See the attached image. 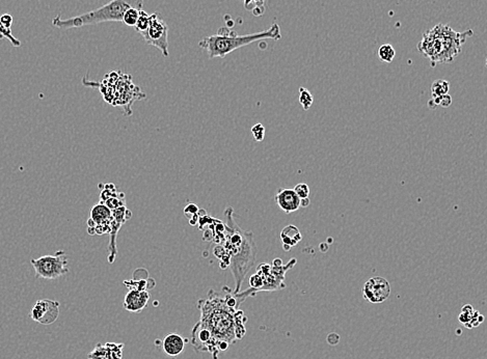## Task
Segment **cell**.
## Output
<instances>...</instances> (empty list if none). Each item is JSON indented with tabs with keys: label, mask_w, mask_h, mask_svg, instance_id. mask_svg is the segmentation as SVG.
I'll use <instances>...</instances> for the list:
<instances>
[{
	"label": "cell",
	"mask_w": 487,
	"mask_h": 359,
	"mask_svg": "<svg viewBox=\"0 0 487 359\" xmlns=\"http://www.w3.org/2000/svg\"><path fill=\"white\" fill-rule=\"evenodd\" d=\"M296 262V259H291L288 264L284 265L281 259H275L271 265L267 264V263H263V264L259 265L257 268V273H259L263 278V285L260 289V292H273L285 289L286 272L293 268Z\"/></svg>",
	"instance_id": "8992f818"
},
{
	"label": "cell",
	"mask_w": 487,
	"mask_h": 359,
	"mask_svg": "<svg viewBox=\"0 0 487 359\" xmlns=\"http://www.w3.org/2000/svg\"><path fill=\"white\" fill-rule=\"evenodd\" d=\"M390 295V284L386 278L375 276L367 281L363 288L364 298L372 304H380Z\"/></svg>",
	"instance_id": "7c38bea8"
},
{
	"label": "cell",
	"mask_w": 487,
	"mask_h": 359,
	"mask_svg": "<svg viewBox=\"0 0 487 359\" xmlns=\"http://www.w3.org/2000/svg\"><path fill=\"white\" fill-rule=\"evenodd\" d=\"M113 216H111L110 221V230H109V245H108V262L113 264L116 255L117 253V237L119 232V228L122 227L124 223H126L132 216V213L129 209L126 208V206L119 207L117 209L111 211Z\"/></svg>",
	"instance_id": "8fae6325"
},
{
	"label": "cell",
	"mask_w": 487,
	"mask_h": 359,
	"mask_svg": "<svg viewBox=\"0 0 487 359\" xmlns=\"http://www.w3.org/2000/svg\"><path fill=\"white\" fill-rule=\"evenodd\" d=\"M225 217L226 232L221 245L230 255L229 268L235 281L233 293H239L245 276L255 262L257 245L252 230H244L235 222L233 208L226 209Z\"/></svg>",
	"instance_id": "7a4b0ae2"
},
{
	"label": "cell",
	"mask_w": 487,
	"mask_h": 359,
	"mask_svg": "<svg viewBox=\"0 0 487 359\" xmlns=\"http://www.w3.org/2000/svg\"><path fill=\"white\" fill-rule=\"evenodd\" d=\"M282 38L281 28L277 23H273L268 29L257 34L239 36L228 27L219 28L217 35L205 37L198 42V46L206 50L210 58L226 57L228 54L239 48L250 45L253 42L263 41L266 38L279 39Z\"/></svg>",
	"instance_id": "277c9868"
},
{
	"label": "cell",
	"mask_w": 487,
	"mask_h": 359,
	"mask_svg": "<svg viewBox=\"0 0 487 359\" xmlns=\"http://www.w3.org/2000/svg\"><path fill=\"white\" fill-rule=\"evenodd\" d=\"M102 190H101V193H100V203H104L106 202L107 199H109L110 197H114V196H117L119 192L117 191V189L116 188V186L114 184H105V185H103L102 186Z\"/></svg>",
	"instance_id": "603a6c76"
},
{
	"label": "cell",
	"mask_w": 487,
	"mask_h": 359,
	"mask_svg": "<svg viewBox=\"0 0 487 359\" xmlns=\"http://www.w3.org/2000/svg\"><path fill=\"white\" fill-rule=\"evenodd\" d=\"M274 199L279 209L287 214L293 213L300 208V198L291 188L279 189L274 196Z\"/></svg>",
	"instance_id": "5bb4252c"
},
{
	"label": "cell",
	"mask_w": 487,
	"mask_h": 359,
	"mask_svg": "<svg viewBox=\"0 0 487 359\" xmlns=\"http://www.w3.org/2000/svg\"><path fill=\"white\" fill-rule=\"evenodd\" d=\"M162 349L167 356H178L185 349V340L178 333L167 334L162 341Z\"/></svg>",
	"instance_id": "9a60e30c"
},
{
	"label": "cell",
	"mask_w": 487,
	"mask_h": 359,
	"mask_svg": "<svg viewBox=\"0 0 487 359\" xmlns=\"http://www.w3.org/2000/svg\"><path fill=\"white\" fill-rule=\"evenodd\" d=\"M314 102V97L313 94H311L305 87H300L299 89V103L302 106L303 110H309L311 106L313 105Z\"/></svg>",
	"instance_id": "44dd1931"
},
{
	"label": "cell",
	"mask_w": 487,
	"mask_h": 359,
	"mask_svg": "<svg viewBox=\"0 0 487 359\" xmlns=\"http://www.w3.org/2000/svg\"><path fill=\"white\" fill-rule=\"evenodd\" d=\"M450 84L448 81L446 80H435L432 85H431V94H432V99H437L441 98L442 95H445L448 94L449 92Z\"/></svg>",
	"instance_id": "d6986e66"
},
{
	"label": "cell",
	"mask_w": 487,
	"mask_h": 359,
	"mask_svg": "<svg viewBox=\"0 0 487 359\" xmlns=\"http://www.w3.org/2000/svg\"><path fill=\"white\" fill-rule=\"evenodd\" d=\"M395 55H396V51L394 49V47L390 44H383L378 48V50H377L378 58L381 61L387 62V63L392 62L395 58Z\"/></svg>",
	"instance_id": "ac0fdd59"
},
{
	"label": "cell",
	"mask_w": 487,
	"mask_h": 359,
	"mask_svg": "<svg viewBox=\"0 0 487 359\" xmlns=\"http://www.w3.org/2000/svg\"><path fill=\"white\" fill-rule=\"evenodd\" d=\"M3 38H7L9 41L12 43V45L14 47H20L22 45V43L19 41L18 38H16L13 34H12V30L11 29H7L5 28L1 22H0V39H3Z\"/></svg>",
	"instance_id": "d4e9b609"
},
{
	"label": "cell",
	"mask_w": 487,
	"mask_h": 359,
	"mask_svg": "<svg viewBox=\"0 0 487 359\" xmlns=\"http://www.w3.org/2000/svg\"><path fill=\"white\" fill-rule=\"evenodd\" d=\"M140 35L147 45L157 48L164 57H169V27L158 13L150 15L149 27Z\"/></svg>",
	"instance_id": "ba28073f"
},
{
	"label": "cell",
	"mask_w": 487,
	"mask_h": 359,
	"mask_svg": "<svg viewBox=\"0 0 487 359\" xmlns=\"http://www.w3.org/2000/svg\"><path fill=\"white\" fill-rule=\"evenodd\" d=\"M459 322L468 328H473V327H476L483 322V317L475 310L472 305L467 304L461 309Z\"/></svg>",
	"instance_id": "e0dca14e"
},
{
	"label": "cell",
	"mask_w": 487,
	"mask_h": 359,
	"mask_svg": "<svg viewBox=\"0 0 487 359\" xmlns=\"http://www.w3.org/2000/svg\"><path fill=\"white\" fill-rule=\"evenodd\" d=\"M199 212V209H198V207L195 205V204H189L186 208L184 209V214L186 215V216L190 219L193 216H195V215L198 214Z\"/></svg>",
	"instance_id": "f546056e"
},
{
	"label": "cell",
	"mask_w": 487,
	"mask_h": 359,
	"mask_svg": "<svg viewBox=\"0 0 487 359\" xmlns=\"http://www.w3.org/2000/svg\"><path fill=\"white\" fill-rule=\"evenodd\" d=\"M252 134L255 141H263L265 137V127L262 124H255L252 128Z\"/></svg>",
	"instance_id": "4316f807"
},
{
	"label": "cell",
	"mask_w": 487,
	"mask_h": 359,
	"mask_svg": "<svg viewBox=\"0 0 487 359\" xmlns=\"http://www.w3.org/2000/svg\"><path fill=\"white\" fill-rule=\"evenodd\" d=\"M197 307L201 313L197 323L210 332L218 353L245 336L246 316L242 310L231 307L225 296L210 290L206 299L198 300Z\"/></svg>",
	"instance_id": "6da1fadb"
},
{
	"label": "cell",
	"mask_w": 487,
	"mask_h": 359,
	"mask_svg": "<svg viewBox=\"0 0 487 359\" xmlns=\"http://www.w3.org/2000/svg\"><path fill=\"white\" fill-rule=\"evenodd\" d=\"M150 293L147 290L130 289L124 299V308L129 313L139 314L147 307Z\"/></svg>",
	"instance_id": "4fadbf2b"
},
{
	"label": "cell",
	"mask_w": 487,
	"mask_h": 359,
	"mask_svg": "<svg viewBox=\"0 0 487 359\" xmlns=\"http://www.w3.org/2000/svg\"><path fill=\"white\" fill-rule=\"evenodd\" d=\"M0 22H1L2 25L7 28V29H11L12 25H13V22H14V19L12 16L10 14H4L2 15L1 17H0Z\"/></svg>",
	"instance_id": "4dcf8cb0"
},
{
	"label": "cell",
	"mask_w": 487,
	"mask_h": 359,
	"mask_svg": "<svg viewBox=\"0 0 487 359\" xmlns=\"http://www.w3.org/2000/svg\"><path fill=\"white\" fill-rule=\"evenodd\" d=\"M139 11L137 9H134V7H130L128 9L123 16V23H125L127 26H133L135 25V23L137 21Z\"/></svg>",
	"instance_id": "cb8c5ba5"
},
{
	"label": "cell",
	"mask_w": 487,
	"mask_h": 359,
	"mask_svg": "<svg viewBox=\"0 0 487 359\" xmlns=\"http://www.w3.org/2000/svg\"><path fill=\"white\" fill-rule=\"evenodd\" d=\"M143 0H110L97 10L84 13L77 17L61 19L60 15L52 20V25L59 29L78 28L86 25H95L102 22H123L124 13L130 9L142 10Z\"/></svg>",
	"instance_id": "5b68a950"
},
{
	"label": "cell",
	"mask_w": 487,
	"mask_h": 359,
	"mask_svg": "<svg viewBox=\"0 0 487 359\" xmlns=\"http://www.w3.org/2000/svg\"><path fill=\"white\" fill-rule=\"evenodd\" d=\"M279 237H281V241L283 243V248L285 251H289L292 247L296 246L302 239L301 233L295 226L285 227L282 229Z\"/></svg>",
	"instance_id": "2e32d148"
},
{
	"label": "cell",
	"mask_w": 487,
	"mask_h": 359,
	"mask_svg": "<svg viewBox=\"0 0 487 359\" xmlns=\"http://www.w3.org/2000/svg\"><path fill=\"white\" fill-rule=\"evenodd\" d=\"M436 105H441L442 107H449L452 104V98L449 94H447L445 95H442L441 98L437 99H432Z\"/></svg>",
	"instance_id": "f1b7e54d"
},
{
	"label": "cell",
	"mask_w": 487,
	"mask_h": 359,
	"mask_svg": "<svg viewBox=\"0 0 487 359\" xmlns=\"http://www.w3.org/2000/svg\"><path fill=\"white\" fill-rule=\"evenodd\" d=\"M113 213L106 205L98 203L91 210V216L87 220V232L90 235H105L110 230V221Z\"/></svg>",
	"instance_id": "9c48e42d"
},
{
	"label": "cell",
	"mask_w": 487,
	"mask_h": 359,
	"mask_svg": "<svg viewBox=\"0 0 487 359\" xmlns=\"http://www.w3.org/2000/svg\"><path fill=\"white\" fill-rule=\"evenodd\" d=\"M309 205H310L309 197L301 198L300 199V207H301V208H307V207H309Z\"/></svg>",
	"instance_id": "1f68e13d"
},
{
	"label": "cell",
	"mask_w": 487,
	"mask_h": 359,
	"mask_svg": "<svg viewBox=\"0 0 487 359\" xmlns=\"http://www.w3.org/2000/svg\"><path fill=\"white\" fill-rule=\"evenodd\" d=\"M31 265L36 271L37 278L57 279L69 273L68 255L65 251H58L54 255H43L39 259H31Z\"/></svg>",
	"instance_id": "52a82bcc"
},
{
	"label": "cell",
	"mask_w": 487,
	"mask_h": 359,
	"mask_svg": "<svg viewBox=\"0 0 487 359\" xmlns=\"http://www.w3.org/2000/svg\"><path fill=\"white\" fill-rule=\"evenodd\" d=\"M59 306L58 301L49 299L38 300L31 307L29 316L33 321L39 324L50 325L59 317Z\"/></svg>",
	"instance_id": "30bf717a"
},
{
	"label": "cell",
	"mask_w": 487,
	"mask_h": 359,
	"mask_svg": "<svg viewBox=\"0 0 487 359\" xmlns=\"http://www.w3.org/2000/svg\"><path fill=\"white\" fill-rule=\"evenodd\" d=\"M149 24H150V15L147 12L140 10L137 21L134 25L135 30H136L137 33L141 34L143 31L147 30V28L149 27Z\"/></svg>",
	"instance_id": "7402d4cb"
},
{
	"label": "cell",
	"mask_w": 487,
	"mask_h": 359,
	"mask_svg": "<svg viewBox=\"0 0 487 359\" xmlns=\"http://www.w3.org/2000/svg\"><path fill=\"white\" fill-rule=\"evenodd\" d=\"M293 190L295 191V193L297 194V196L300 199L307 198L310 195V187L307 184H305V183H300V184H297L296 186L294 187Z\"/></svg>",
	"instance_id": "83f0119b"
},
{
	"label": "cell",
	"mask_w": 487,
	"mask_h": 359,
	"mask_svg": "<svg viewBox=\"0 0 487 359\" xmlns=\"http://www.w3.org/2000/svg\"><path fill=\"white\" fill-rule=\"evenodd\" d=\"M474 35L472 29L456 31L449 25L440 23L425 31L418 44V51L429 59L431 66L449 63L461 52L467 39Z\"/></svg>",
	"instance_id": "3957f363"
},
{
	"label": "cell",
	"mask_w": 487,
	"mask_h": 359,
	"mask_svg": "<svg viewBox=\"0 0 487 359\" xmlns=\"http://www.w3.org/2000/svg\"><path fill=\"white\" fill-rule=\"evenodd\" d=\"M110 350L111 358L113 359H125L123 355L124 344H117V342H107L106 344Z\"/></svg>",
	"instance_id": "484cf974"
},
{
	"label": "cell",
	"mask_w": 487,
	"mask_h": 359,
	"mask_svg": "<svg viewBox=\"0 0 487 359\" xmlns=\"http://www.w3.org/2000/svg\"><path fill=\"white\" fill-rule=\"evenodd\" d=\"M87 358L89 359H113L111 358L110 350L106 344L105 345L97 344V346L93 349V351H91V352L87 354Z\"/></svg>",
	"instance_id": "ffe728a7"
}]
</instances>
